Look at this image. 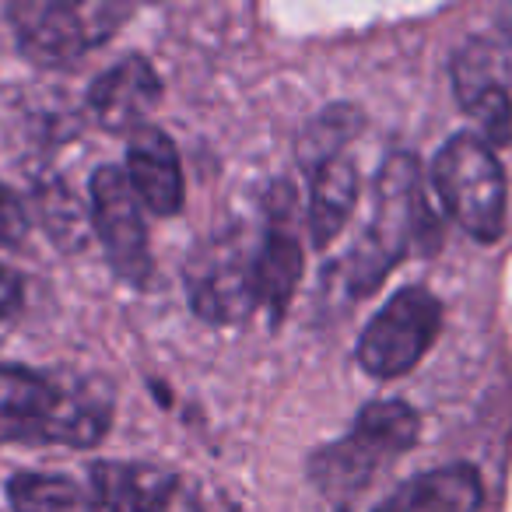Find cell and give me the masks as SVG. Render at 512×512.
<instances>
[{
    "instance_id": "1",
    "label": "cell",
    "mask_w": 512,
    "mask_h": 512,
    "mask_svg": "<svg viewBox=\"0 0 512 512\" xmlns=\"http://www.w3.org/2000/svg\"><path fill=\"white\" fill-rule=\"evenodd\" d=\"M439 242V225L425 200L421 165L414 155H390L376 183V211L372 225L351 249L348 288L351 295H372L386 274L411 253L414 246L432 253Z\"/></svg>"
},
{
    "instance_id": "2",
    "label": "cell",
    "mask_w": 512,
    "mask_h": 512,
    "mask_svg": "<svg viewBox=\"0 0 512 512\" xmlns=\"http://www.w3.org/2000/svg\"><path fill=\"white\" fill-rule=\"evenodd\" d=\"M106 432V400L25 365H0V446L4 442L95 446Z\"/></svg>"
},
{
    "instance_id": "6",
    "label": "cell",
    "mask_w": 512,
    "mask_h": 512,
    "mask_svg": "<svg viewBox=\"0 0 512 512\" xmlns=\"http://www.w3.org/2000/svg\"><path fill=\"white\" fill-rule=\"evenodd\" d=\"M130 8L67 4V0H18L8 8L22 53L39 67H71L92 46L106 43Z\"/></svg>"
},
{
    "instance_id": "15",
    "label": "cell",
    "mask_w": 512,
    "mask_h": 512,
    "mask_svg": "<svg viewBox=\"0 0 512 512\" xmlns=\"http://www.w3.org/2000/svg\"><path fill=\"white\" fill-rule=\"evenodd\" d=\"M509 67H512V53L505 43L495 39H470L467 46L453 53V85H456V99L463 102V109L474 106L477 99L495 92H509Z\"/></svg>"
},
{
    "instance_id": "13",
    "label": "cell",
    "mask_w": 512,
    "mask_h": 512,
    "mask_svg": "<svg viewBox=\"0 0 512 512\" xmlns=\"http://www.w3.org/2000/svg\"><path fill=\"white\" fill-rule=\"evenodd\" d=\"M481 502V474L470 463H449L400 484L376 505V512H477Z\"/></svg>"
},
{
    "instance_id": "17",
    "label": "cell",
    "mask_w": 512,
    "mask_h": 512,
    "mask_svg": "<svg viewBox=\"0 0 512 512\" xmlns=\"http://www.w3.org/2000/svg\"><path fill=\"white\" fill-rule=\"evenodd\" d=\"M358 127H362V116H358L351 106H334V109H327L316 123H309L306 137H302V148H299V155H302V162L309 165V172H313L316 165L327 162V158L341 155V148L358 134Z\"/></svg>"
},
{
    "instance_id": "9",
    "label": "cell",
    "mask_w": 512,
    "mask_h": 512,
    "mask_svg": "<svg viewBox=\"0 0 512 512\" xmlns=\"http://www.w3.org/2000/svg\"><path fill=\"white\" fill-rule=\"evenodd\" d=\"M92 221L113 271L130 285H144L151 278L148 228L141 218V200L130 190L127 169L102 165L92 176Z\"/></svg>"
},
{
    "instance_id": "12",
    "label": "cell",
    "mask_w": 512,
    "mask_h": 512,
    "mask_svg": "<svg viewBox=\"0 0 512 512\" xmlns=\"http://www.w3.org/2000/svg\"><path fill=\"white\" fill-rule=\"evenodd\" d=\"M256 278H260V309H271L274 323H278L288 313L295 288L302 281V246L292 228V200L285 204V211H274L271 225L260 232Z\"/></svg>"
},
{
    "instance_id": "3",
    "label": "cell",
    "mask_w": 512,
    "mask_h": 512,
    "mask_svg": "<svg viewBox=\"0 0 512 512\" xmlns=\"http://www.w3.org/2000/svg\"><path fill=\"white\" fill-rule=\"evenodd\" d=\"M421 418L404 400H379L358 411L355 428L341 442H330L309 460V477L327 495L362 491L386 463L404 456L418 442Z\"/></svg>"
},
{
    "instance_id": "19",
    "label": "cell",
    "mask_w": 512,
    "mask_h": 512,
    "mask_svg": "<svg viewBox=\"0 0 512 512\" xmlns=\"http://www.w3.org/2000/svg\"><path fill=\"white\" fill-rule=\"evenodd\" d=\"M22 302V278L8 264H0V320L11 316Z\"/></svg>"
},
{
    "instance_id": "5",
    "label": "cell",
    "mask_w": 512,
    "mask_h": 512,
    "mask_svg": "<svg viewBox=\"0 0 512 512\" xmlns=\"http://www.w3.org/2000/svg\"><path fill=\"white\" fill-rule=\"evenodd\" d=\"M256 246L260 235L228 228L193 249L186 264V295L193 313L211 323H239L253 309H260Z\"/></svg>"
},
{
    "instance_id": "8",
    "label": "cell",
    "mask_w": 512,
    "mask_h": 512,
    "mask_svg": "<svg viewBox=\"0 0 512 512\" xmlns=\"http://www.w3.org/2000/svg\"><path fill=\"white\" fill-rule=\"evenodd\" d=\"M95 512H207L186 477L151 463L99 460L85 474Z\"/></svg>"
},
{
    "instance_id": "16",
    "label": "cell",
    "mask_w": 512,
    "mask_h": 512,
    "mask_svg": "<svg viewBox=\"0 0 512 512\" xmlns=\"http://www.w3.org/2000/svg\"><path fill=\"white\" fill-rule=\"evenodd\" d=\"M8 498L15 512H95L88 484L67 474H18Z\"/></svg>"
},
{
    "instance_id": "10",
    "label": "cell",
    "mask_w": 512,
    "mask_h": 512,
    "mask_svg": "<svg viewBox=\"0 0 512 512\" xmlns=\"http://www.w3.org/2000/svg\"><path fill=\"white\" fill-rule=\"evenodd\" d=\"M158 99H162V78L155 64L141 53H130L95 78L88 109L109 134H137L141 127H148L144 120L155 113Z\"/></svg>"
},
{
    "instance_id": "4",
    "label": "cell",
    "mask_w": 512,
    "mask_h": 512,
    "mask_svg": "<svg viewBox=\"0 0 512 512\" xmlns=\"http://www.w3.org/2000/svg\"><path fill=\"white\" fill-rule=\"evenodd\" d=\"M432 183L456 225L477 242H495L505 228V176L481 134H456L432 162Z\"/></svg>"
},
{
    "instance_id": "11",
    "label": "cell",
    "mask_w": 512,
    "mask_h": 512,
    "mask_svg": "<svg viewBox=\"0 0 512 512\" xmlns=\"http://www.w3.org/2000/svg\"><path fill=\"white\" fill-rule=\"evenodd\" d=\"M127 179L134 197L158 218H169L183 207V165L165 130L141 127L130 137Z\"/></svg>"
},
{
    "instance_id": "7",
    "label": "cell",
    "mask_w": 512,
    "mask_h": 512,
    "mask_svg": "<svg viewBox=\"0 0 512 512\" xmlns=\"http://www.w3.org/2000/svg\"><path fill=\"white\" fill-rule=\"evenodd\" d=\"M442 327V306L428 288L397 292L358 341V362L369 376L397 379L411 372L435 344Z\"/></svg>"
},
{
    "instance_id": "18",
    "label": "cell",
    "mask_w": 512,
    "mask_h": 512,
    "mask_svg": "<svg viewBox=\"0 0 512 512\" xmlns=\"http://www.w3.org/2000/svg\"><path fill=\"white\" fill-rule=\"evenodd\" d=\"M25 232H29V218L22 200L0 183V242H18Z\"/></svg>"
},
{
    "instance_id": "14",
    "label": "cell",
    "mask_w": 512,
    "mask_h": 512,
    "mask_svg": "<svg viewBox=\"0 0 512 512\" xmlns=\"http://www.w3.org/2000/svg\"><path fill=\"white\" fill-rule=\"evenodd\" d=\"M358 204V169L351 158H327L309 172V235L316 249H327L341 235Z\"/></svg>"
}]
</instances>
